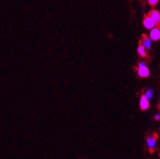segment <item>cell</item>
I'll return each mask as SVG.
<instances>
[{"label":"cell","mask_w":160,"mask_h":159,"mask_svg":"<svg viewBox=\"0 0 160 159\" xmlns=\"http://www.w3.org/2000/svg\"><path fill=\"white\" fill-rule=\"evenodd\" d=\"M148 15L151 16L153 20H154V23H155V26L160 29V12L158 10L152 9L149 12Z\"/></svg>","instance_id":"1"},{"label":"cell","mask_w":160,"mask_h":159,"mask_svg":"<svg viewBox=\"0 0 160 159\" xmlns=\"http://www.w3.org/2000/svg\"><path fill=\"white\" fill-rule=\"evenodd\" d=\"M143 24L146 28L150 29V28H153L155 26V23H154V20L152 19V17L149 15H146L144 17V20H143Z\"/></svg>","instance_id":"2"},{"label":"cell","mask_w":160,"mask_h":159,"mask_svg":"<svg viewBox=\"0 0 160 159\" xmlns=\"http://www.w3.org/2000/svg\"><path fill=\"white\" fill-rule=\"evenodd\" d=\"M140 107L142 111H145L146 109L150 107V102H149V98L146 96V94L142 95L140 100Z\"/></svg>","instance_id":"3"},{"label":"cell","mask_w":160,"mask_h":159,"mask_svg":"<svg viewBox=\"0 0 160 159\" xmlns=\"http://www.w3.org/2000/svg\"><path fill=\"white\" fill-rule=\"evenodd\" d=\"M138 73L141 77H147L150 75V70L146 66H141L138 68Z\"/></svg>","instance_id":"4"},{"label":"cell","mask_w":160,"mask_h":159,"mask_svg":"<svg viewBox=\"0 0 160 159\" xmlns=\"http://www.w3.org/2000/svg\"><path fill=\"white\" fill-rule=\"evenodd\" d=\"M140 42L143 45V47L146 49L149 50L151 47V40L148 37L146 36V34L142 35V39L140 41Z\"/></svg>","instance_id":"5"},{"label":"cell","mask_w":160,"mask_h":159,"mask_svg":"<svg viewBox=\"0 0 160 159\" xmlns=\"http://www.w3.org/2000/svg\"><path fill=\"white\" fill-rule=\"evenodd\" d=\"M150 38L154 41H158L160 39V29L158 28H153L150 32Z\"/></svg>","instance_id":"6"},{"label":"cell","mask_w":160,"mask_h":159,"mask_svg":"<svg viewBox=\"0 0 160 159\" xmlns=\"http://www.w3.org/2000/svg\"><path fill=\"white\" fill-rule=\"evenodd\" d=\"M157 136L154 135V137H150L147 139V145H148L149 147L151 149V152L153 151V148L156 145V138H157Z\"/></svg>","instance_id":"7"},{"label":"cell","mask_w":160,"mask_h":159,"mask_svg":"<svg viewBox=\"0 0 160 159\" xmlns=\"http://www.w3.org/2000/svg\"><path fill=\"white\" fill-rule=\"evenodd\" d=\"M138 52L141 57L142 58H146V48L143 47V45L139 42V47L138 48Z\"/></svg>","instance_id":"8"},{"label":"cell","mask_w":160,"mask_h":159,"mask_svg":"<svg viewBox=\"0 0 160 159\" xmlns=\"http://www.w3.org/2000/svg\"><path fill=\"white\" fill-rule=\"evenodd\" d=\"M153 94H154V91H153V89H147L146 92V96L148 98H151V97H153Z\"/></svg>","instance_id":"9"},{"label":"cell","mask_w":160,"mask_h":159,"mask_svg":"<svg viewBox=\"0 0 160 159\" xmlns=\"http://www.w3.org/2000/svg\"><path fill=\"white\" fill-rule=\"evenodd\" d=\"M148 2L150 6L154 7V6H156L157 3L158 2V0H148Z\"/></svg>","instance_id":"10"},{"label":"cell","mask_w":160,"mask_h":159,"mask_svg":"<svg viewBox=\"0 0 160 159\" xmlns=\"http://www.w3.org/2000/svg\"><path fill=\"white\" fill-rule=\"evenodd\" d=\"M154 119H155V120H159L160 114H157V115H155V116H154Z\"/></svg>","instance_id":"11"},{"label":"cell","mask_w":160,"mask_h":159,"mask_svg":"<svg viewBox=\"0 0 160 159\" xmlns=\"http://www.w3.org/2000/svg\"><path fill=\"white\" fill-rule=\"evenodd\" d=\"M141 66H146V63L145 62H141V63H139V67Z\"/></svg>","instance_id":"12"}]
</instances>
